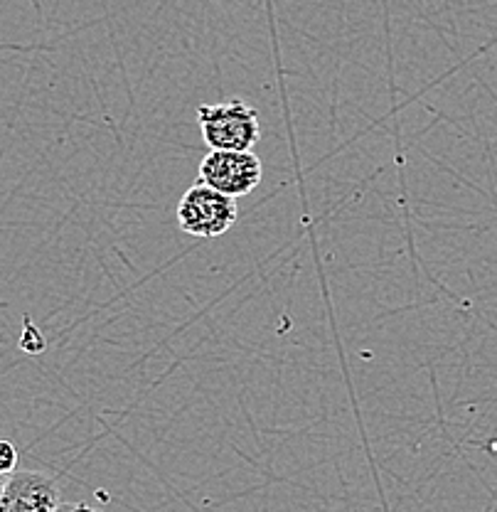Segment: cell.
<instances>
[{
	"label": "cell",
	"mask_w": 497,
	"mask_h": 512,
	"mask_svg": "<svg viewBox=\"0 0 497 512\" xmlns=\"http://www.w3.org/2000/svg\"><path fill=\"white\" fill-rule=\"evenodd\" d=\"M202 138L210 151H254L261 138L259 111L242 99L202 104L197 109Z\"/></svg>",
	"instance_id": "cell-1"
},
{
	"label": "cell",
	"mask_w": 497,
	"mask_h": 512,
	"mask_svg": "<svg viewBox=\"0 0 497 512\" xmlns=\"http://www.w3.org/2000/svg\"><path fill=\"white\" fill-rule=\"evenodd\" d=\"M57 505L60 488L37 471H15L0 495V512H55Z\"/></svg>",
	"instance_id": "cell-4"
},
{
	"label": "cell",
	"mask_w": 497,
	"mask_h": 512,
	"mask_svg": "<svg viewBox=\"0 0 497 512\" xmlns=\"http://www.w3.org/2000/svg\"><path fill=\"white\" fill-rule=\"evenodd\" d=\"M8 478H10V476H0V495H3V490H5V483H8Z\"/></svg>",
	"instance_id": "cell-7"
},
{
	"label": "cell",
	"mask_w": 497,
	"mask_h": 512,
	"mask_svg": "<svg viewBox=\"0 0 497 512\" xmlns=\"http://www.w3.org/2000/svg\"><path fill=\"white\" fill-rule=\"evenodd\" d=\"M261 160L254 151H210L200 163V183L227 197L249 195L261 183Z\"/></svg>",
	"instance_id": "cell-3"
},
{
	"label": "cell",
	"mask_w": 497,
	"mask_h": 512,
	"mask_svg": "<svg viewBox=\"0 0 497 512\" xmlns=\"http://www.w3.org/2000/svg\"><path fill=\"white\" fill-rule=\"evenodd\" d=\"M55 512H101L87 503H60Z\"/></svg>",
	"instance_id": "cell-6"
},
{
	"label": "cell",
	"mask_w": 497,
	"mask_h": 512,
	"mask_svg": "<svg viewBox=\"0 0 497 512\" xmlns=\"http://www.w3.org/2000/svg\"><path fill=\"white\" fill-rule=\"evenodd\" d=\"M239 207L234 197L197 183L178 202V224L185 234L197 239H215L234 227Z\"/></svg>",
	"instance_id": "cell-2"
},
{
	"label": "cell",
	"mask_w": 497,
	"mask_h": 512,
	"mask_svg": "<svg viewBox=\"0 0 497 512\" xmlns=\"http://www.w3.org/2000/svg\"><path fill=\"white\" fill-rule=\"evenodd\" d=\"M18 471V451L10 441L0 439V476H13Z\"/></svg>",
	"instance_id": "cell-5"
}]
</instances>
